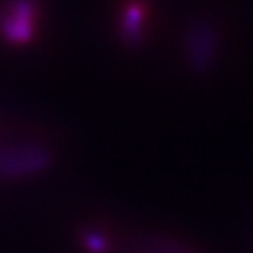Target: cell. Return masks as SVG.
Returning a JSON list of instances; mask_svg holds the SVG:
<instances>
[{
	"instance_id": "7a4b0ae2",
	"label": "cell",
	"mask_w": 253,
	"mask_h": 253,
	"mask_svg": "<svg viewBox=\"0 0 253 253\" xmlns=\"http://www.w3.org/2000/svg\"><path fill=\"white\" fill-rule=\"evenodd\" d=\"M190 45H191V55L196 59V63L199 66H206L211 59V55L214 51L215 36L204 24L194 26L190 34Z\"/></svg>"
},
{
	"instance_id": "6da1fadb",
	"label": "cell",
	"mask_w": 253,
	"mask_h": 253,
	"mask_svg": "<svg viewBox=\"0 0 253 253\" xmlns=\"http://www.w3.org/2000/svg\"><path fill=\"white\" fill-rule=\"evenodd\" d=\"M34 13L33 0H14L0 20L1 34L14 44L28 42L34 34Z\"/></svg>"
},
{
	"instance_id": "3957f363",
	"label": "cell",
	"mask_w": 253,
	"mask_h": 253,
	"mask_svg": "<svg viewBox=\"0 0 253 253\" xmlns=\"http://www.w3.org/2000/svg\"><path fill=\"white\" fill-rule=\"evenodd\" d=\"M145 11L139 3H131L126 7L123 17V34L128 41H136L144 26Z\"/></svg>"
}]
</instances>
